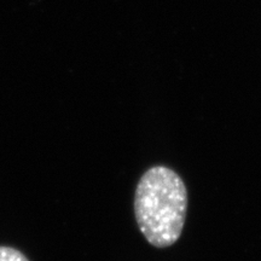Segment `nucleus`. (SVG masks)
<instances>
[{
    "label": "nucleus",
    "instance_id": "obj_1",
    "mask_svg": "<svg viewBox=\"0 0 261 261\" xmlns=\"http://www.w3.org/2000/svg\"><path fill=\"white\" fill-rule=\"evenodd\" d=\"M188 211V190L180 175L165 166L149 168L135 194V215L140 232L156 248L180 238Z\"/></svg>",
    "mask_w": 261,
    "mask_h": 261
},
{
    "label": "nucleus",
    "instance_id": "obj_2",
    "mask_svg": "<svg viewBox=\"0 0 261 261\" xmlns=\"http://www.w3.org/2000/svg\"><path fill=\"white\" fill-rule=\"evenodd\" d=\"M0 261H29L19 250L11 247H0Z\"/></svg>",
    "mask_w": 261,
    "mask_h": 261
}]
</instances>
